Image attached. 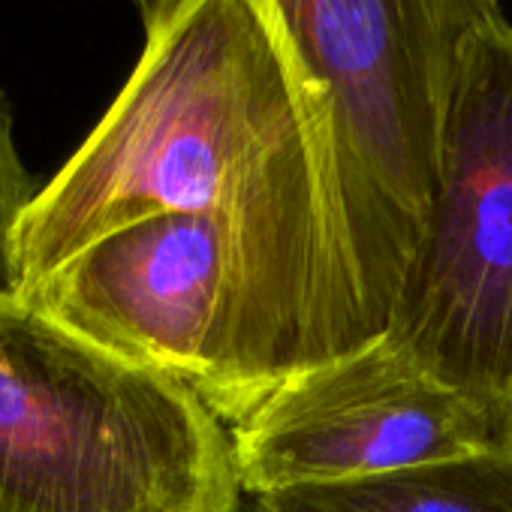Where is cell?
Masks as SVG:
<instances>
[{
  "label": "cell",
  "instance_id": "cell-1",
  "mask_svg": "<svg viewBox=\"0 0 512 512\" xmlns=\"http://www.w3.org/2000/svg\"><path fill=\"white\" fill-rule=\"evenodd\" d=\"M223 214L305 368L374 341L347 214L335 106L278 0H157L142 55L34 196L22 296L106 232Z\"/></svg>",
  "mask_w": 512,
  "mask_h": 512
},
{
  "label": "cell",
  "instance_id": "cell-2",
  "mask_svg": "<svg viewBox=\"0 0 512 512\" xmlns=\"http://www.w3.org/2000/svg\"><path fill=\"white\" fill-rule=\"evenodd\" d=\"M229 425L181 380L0 299V512H241Z\"/></svg>",
  "mask_w": 512,
  "mask_h": 512
},
{
  "label": "cell",
  "instance_id": "cell-3",
  "mask_svg": "<svg viewBox=\"0 0 512 512\" xmlns=\"http://www.w3.org/2000/svg\"><path fill=\"white\" fill-rule=\"evenodd\" d=\"M335 106L371 332L386 335L428 223L443 112L470 37L500 0H278Z\"/></svg>",
  "mask_w": 512,
  "mask_h": 512
},
{
  "label": "cell",
  "instance_id": "cell-4",
  "mask_svg": "<svg viewBox=\"0 0 512 512\" xmlns=\"http://www.w3.org/2000/svg\"><path fill=\"white\" fill-rule=\"evenodd\" d=\"M22 299L97 347L181 380L226 425L305 371L223 214L169 211L127 223Z\"/></svg>",
  "mask_w": 512,
  "mask_h": 512
},
{
  "label": "cell",
  "instance_id": "cell-5",
  "mask_svg": "<svg viewBox=\"0 0 512 512\" xmlns=\"http://www.w3.org/2000/svg\"><path fill=\"white\" fill-rule=\"evenodd\" d=\"M386 335L512 440V22L464 46L431 211Z\"/></svg>",
  "mask_w": 512,
  "mask_h": 512
},
{
  "label": "cell",
  "instance_id": "cell-6",
  "mask_svg": "<svg viewBox=\"0 0 512 512\" xmlns=\"http://www.w3.org/2000/svg\"><path fill=\"white\" fill-rule=\"evenodd\" d=\"M244 494L344 482L473 455L491 419L389 335L278 383L229 425Z\"/></svg>",
  "mask_w": 512,
  "mask_h": 512
},
{
  "label": "cell",
  "instance_id": "cell-7",
  "mask_svg": "<svg viewBox=\"0 0 512 512\" xmlns=\"http://www.w3.org/2000/svg\"><path fill=\"white\" fill-rule=\"evenodd\" d=\"M250 512H512V440L362 479L266 491Z\"/></svg>",
  "mask_w": 512,
  "mask_h": 512
},
{
  "label": "cell",
  "instance_id": "cell-8",
  "mask_svg": "<svg viewBox=\"0 0 512 512\" xmlns=\"http://www.w3.org/2000/svg\"><path fill=\"white\" fill-rule=\"evenodd\" d=\"M37 193L40 187L16 145L13 109L0 91V299H22L19 241L25 214Z\"/></svg>",
  "mask_w": 512,
  "mask_h": 512
},
{
  "label": "cell",
  "instance_id": "cell-9",
  "mask_svg": "<svg viewBox=\"0 0 512 512\" xmlns=\"http://www.w3.org/2000/svg\"><path fill=\"white\" fill-rule=\"evenodd\" d=\"M151 4H157V0H142V7H151Z\"/></svg>",
  "mask_w": 512,
  "mask_h": 512
}]
</instances>
